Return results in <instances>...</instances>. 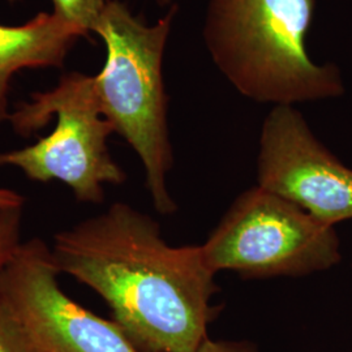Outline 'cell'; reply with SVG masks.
Instances as JSON below:
<instances>
[{
  "label": "cell",
  "mask_w": 352,
  "mask_h": 352,
  "mask_svg": "<svg viewBox=\"0 0 352 352\" xmlns=\"http://www.w3.org/2000/svg\"><path fill=\"white\" fill-rule=\"evenodd\" d=\"M60 274L94 289L148 352H197L217 316L215 274L200 245H170L151 215L126 202L55 234Z\"/></svg>",
  "instance_id": "cell-1"
},
{
  "label": "cell",
  "mask_w": 352,
  "mask_h": 352,
  "mask_svg": "<svg viewBox=\"0 0 352 352\" xmlns=\"http://www.w3.org/2000/svg\"><path fill=\"white\" fill-rule=\"evenodd\" d=\"M179 7L148 25L126 3L109 0L93 33L106 45V62L93 76V89L103 118L136 151L155 210L171 214L177 206L167 179L174 166L168 129V96L164 56Z\"/></svg>",
  "instance_id": "cell-3"
},
{
  "label": "cell",
  "mask_w": 352,
  "mask_h": 352,
  "mask_svg": "<svg viewBox=\"0 0 352 352\" xmlns=\"http://www.w3.org/2000/svg\"><path fill=\"white\" fill-rule=\"evenodd\" d=\"M316 0H209L204 42L227 81L248 100L276 106L337 98L340 69L307 49Z\"/></svg>",
  "instance_id": "cell-2"
},
{
  "label": "cell",
  "mask_w": 352,
  "mask_h": 352,
  "mask_svg": "<svg viewBox=\"0 0 352 352\" xmlns=\"http://www.w3.org/2000/svg\"><path fill=\"white\" fill-rule=\"evenodd\" d=\"M10 3H16V1H20V0H8Z\"/></svg>",
  "instance_id": "cell-15"
},
{
  "label": "cell",
  "mask_w": 352,
  "mask_h": 352,
  "mask_svg": "<svg viewBox=\"0 0 352 352\" xmlns=\"http://www.w3.org/2000/svg\"><path fill=\"white\" fill-rule=\"evenodd\" d=\"M52 12L78 28L84 36L93 33L109 0H51Z\"/></svg>",
  "instance_id": "cell-9"
},
{
  "label": "cell",
  "mask_w": 352,
  "mask_h": 352,
  "mask_svg": "<svg viewBox=\"0 0 352 352\" xmlns=\"http://www.w3.org/2000/svg\"><path fill=\"white\" fill-rule=\"evenodd\" d=\"M43 240H25L0 272V295L36 352H148L113 320L93 314L60 289Z\"/></svg>",
  "instance_id": "cell-6"
},
{
  "label": "cell",
  "mask_w": 352,
  "mask_h": 352,
  "mask_svg": "<svg viewBox=\"0 0 352 352\" xmlns=\"http://www.w3.org/2000/svg\"><path fill=\"white\" fill-rule=\"evenodd\" d=\"M200 250L214 274L247 279L304 277L342 261L336 227L260 186L240 193Z\"/></svg>",
  "instance_id": "cell-5"
},
{
  "label": "cell",
  "mask_w": 352,
  "mask_h": 352,
  "mask_svg": "<svg viewBox=\"0 0 352 352\" xmlns=\"http://www.w3.org/2000/svg\"><path fill=\"white\" fill-rule=\"evenodd\" d=\"M158 6H161V7H170L173 3H171V0H154Z\"/></svg>",
  "instance_id": "cell-14"
},
{
  "label": "cell",
  "mask_w": 352,
  "mask_h": 352,
  "mask_svg": "<svg viewBox=\"0 0 352 352\" xmlns=\"http://www.w3.org/2000/svg\"><path fill=\"white\" fill-rule=\"evenodd\" d=\"M54 115L56 126L49 136L23 149L0 153V167H16L33 182H60L77 201L101 204L104 186L122 184L126 176L109 151L107 140L115 132L97 104L93 76L65 74L55 88L20 103L8 122L19 135L29 136Z\"/></svg>",
  "instance_id": "cell-4"
},
{
  "label": "cell",
  "mask_w": 352,
  "mask_h": 352,
  "mask_svg": "<svg viewBox=\"0 0 352 352\" xmlns=\"http://www.w3.org/2000/svg\"><path fill=\"white\" fill-rule=\"evenodd\" d=\"M23 208L0 209V272L21 245Z\"/></svg>",
  "instance_id": "cell-10"
},
{
  "label": "cell",
  "mask_w": 352,
  "mask_h": 352,
  "mask_svg": "<svg viewBox=\"0 0 352 352\" xmlns=\"http://www.w3.org/2000/svg\"><path fill=\"white\" fill-rule=\"evenodd\" d=\"M25 199L16 190L0 188V209L6 208H24Z\"/></svg>",
  "instance_id": "cell-13"
},
{
  "label": "cell",
  "mask_w": 352,
  "mask_h": 352,
  "mask_svg": "<svg viewBox=\"0 0 352 352\" xmlns=\"http://www.w3.org/2000/svg\"><path fill=\"white\" fill-rule=\"evenodd\" d=\"M197 352H258L250 342L240 340H214L208 338Z\"/></svg>",
  "instance_id": "cell-12"
},
{
  "label": "cell",
  "mask_w": 352,
  "mask_h": 352,
  "mask_svg": "<svg viewBox=\"0 0 352 352\" xmlns=\"http://www.w3.org/2000/svg\"><path fill=\"white\" fill-rule=\"evenodd\" d=\"M0 352H36L12 309L0 295Z\"/></svg>",
  "instance_id": "cell-11"
},
{
  "label": "cell",
  "mask_w": 352,
  "mask_h": 352,
  "mask_svg": "<svg viewBox=\"0 0 352 352\" xmlns=\"http://www.w3.org/2000/svg\"><path fill=\"white\" fill-rule=\"evenodd\" d=\"M75 25L54 12H39L24 25L0 24V122H8L13 76L25 68L62 67L78 38Z\"/></svg>",
  "instance_id": "cell-8"
},
{
  "label": "cell",
  "mask_w": 352,
  "mask_h": 352,
  "mask_svg": "<svg viewBox=\"0 0 352 352\" xmlns=\"http://www.w3.org/2000/svg\"><path fill=\"white\" fill-rule=\"evenodd\" d=\"M257 186L295 202L329 226L352 219L351 167L317 139L294 106H276L265 118Z\"/></svg>",
  "instance_id": "cell-7"
}]
</instances>
